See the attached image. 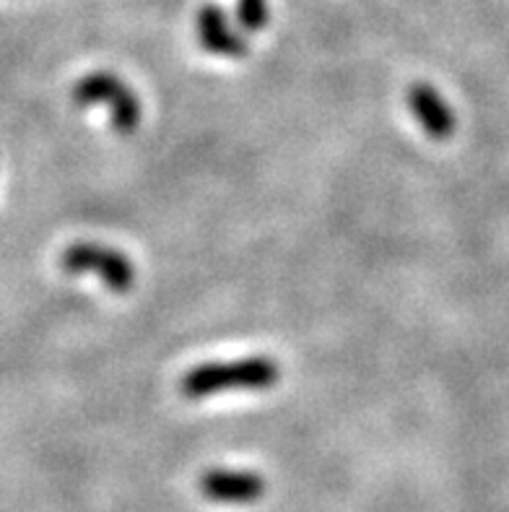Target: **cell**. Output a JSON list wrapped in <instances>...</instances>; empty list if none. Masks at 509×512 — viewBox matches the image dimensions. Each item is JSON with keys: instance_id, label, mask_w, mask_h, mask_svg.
<instances>
[{"instance_id": "obj_1", "label": "cell", "mask_w": 509, "mask_h": 512, "mask_svg": "<svg viewBox=\"0 0 509 512\" xmlns=\"http://www.w3.org/2000/svg\"><path fill=\"white\" fill-rule=\"evenodd\" d=\"M281 380V364L271 357H242L229 362H206L187 370L180 380L182 396L190 401L237 393V390H268Z\"/></svg>"}, {"instance_id": "obj_2", "label": "cell", "mask_w": 509, "mask_h": 512, "mask_svg": "<svg viewBox=\"0 0 509 512\" xmlns=\"http://www.w3.org/2000/svg\"><path fill=\"white\" fill-rule=\"evenodd\" d=\"M73 102L78 107H104L110 115V125L120 136L136 133L143 117V104L138 94L123 78L107 71L86 73L73 86Z\"/></svg>"}, {"instance_id": "obj_3", "label": "cell", "mask_w": 509, "mask_h": 512, "mask_svg": "<svg viewBox=\"0 0 509 512\" xmlns=\"http://www.w3.org/2000/svg\"><path fill=\"white\" fill-rule=\"evenodd\" d=\"M60 268L73 276L91 273L112 294H128L136 286V263L117 247L102 242H73L60 255Z\"/></svg>"}, {"instance_id": "obj_4", "label": "cell", "mask_w": 509, "mask_h": 512, "mask_svg": "<svg viewBox=\"0 0 509 512\" xmlns=\"http://www.w3.org/2000/svg\"><path fill=\"white\" fill-rule=\"evenodd\" d=\"M265 487L263 476L245 468H211L198 481L203 500L216 505H252L263 500Z\"/></svg>"}, {"instance_id": "obj_5", "label": "cell", "mask_w": 509, "mask_h": 512, "mask_svg": "<svg viewBox=\"0 0 509 512\" xmlns=\"http://www.w3.org/2000/svg\"><path fill=\"white\" fill-rule=\"evenodd\" d=\"M195 32L200 47L216 58L242 60L247 55V39L242 29L232 24L224 8L203 6L195 16Z\"/></svg>"}, {"instance_id": "obj_6", "label": "cell", "mask_w": 509, "mask_h": 512, "mask_svg": "<svg viewBox=\"0 0 509 512\" xmlns=\"http://www.w3.org/2000/svg\"><path fill=\"white\" fill-rule=\"evenodd\" d=\"M408 110L426 136H432L434 141H447L458 128V117L450 102L426 81H419L408 89Z\"/></svg>"}, {"instance_id": "obj_7", "label": "cell", "mask_w": 509, "mask_h": 512, "mask_svg": "<svg viewBox=\"0 0 509 512\" xmlns=\"http://www.w3.org/2000/svg\"><path fill=\"white\" fill-rule=\"evenodd\" d=\"M271 19L268 0H237V24L242 32H263Z\"/></svg>"}]
</instances>
